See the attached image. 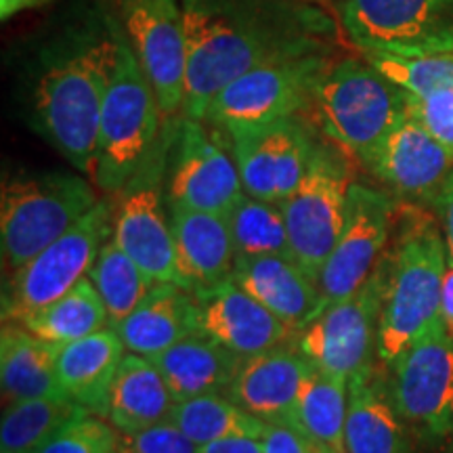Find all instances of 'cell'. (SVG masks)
<instances>
[{"label": "cell", "mask_w": 453, "mask_h": 453, "mask_svg": "<svg viewBox=\"0 0 453 453\" xmlns=\"http://www.w3.org/2000/svg\"><path fill=\"white\" fill-rule=\"evenodd\" d=\"M187 82L180 116L203 120L235 78L283 57L334 53L338 19L311 0H180Z\"/></svg>", "instance_id": "1"}, {"label": "cell", "mask_w": 453, "mask_h": 453, "mask_svg": "<svg viewBox=\"0 0 453 453\" xmlns=\"http://www.w3.org/2000/svg\"><path fill=\"white\" fill-rule=\"evenodd\" d=\"M116 19L107 27H82L49 53L32 90V122L38 133L93 179L99 122L116 64Z\"/></svg>", "instance_id": "2"}, {"label": "cell", "mask_w": 453, "mask_h": 453, "mask_svg": "<svg viewBox=\"0 0 453 453\" xmlns=\"http://www.w3.org/2000/svg\"><path fill=\"white\" fill-rule=\"evenodd\" d=\"M396 223L378 334V359L384 365L439 324L441 286L449 263L443 231L422 206L401 203Z\"/></svg>", "instance_id": "3"}, {"label": "cell", "mask_w": 453, "mask_h": 453, "mask_svg": "<svg viewBox=\"0 0 453 453\" xmlns=\"http://www.w3.org/2000/svg\"><path fill=\"white\" fill-rule=\"evenodd\" d=\"M116 34V64L101 111L97 160L90 179L105 196H116L137 173L160 141L162 118H166L118 21Z\"/></svg>", "instance_id": "4"}, {"label": "cell", "mask_w": 453, "mask_h": 453, "mask_svg": "<svg viewBox=\"0 0 453 453\" xmlns=\"http://www.w3.org/2000/svg\"><path fill=\"white\" fill-rule=\"evenodd\" d=\"M405 113L407 90L390 82L364 57L334 59L311 107L321 137L361 164Z\"/></svg>", "instance_id": "5"}, {"label": "cell", "mask_w": 453, "mask_h": 453, "mask_svg": "<svg viewBox=\"0 0 453 453\" xmlns=\"http://www.w3.org/2000/svg\"><path fill=\"white\" fill-rule=\"evenodd\" d=\"M97 203L95 183L73 173L44 170L4 180L0 196L4 269H19L81 223Z\"/></svg>", "instance_id": "6"}, {"label": "cell", "mask_w": 453, "mask_h": 453, "mask_svg": "<svg viewBox=\"0 0 453 453\" xmlns=\"http://www.w3.org/2000/svg\"><path fill=\"white\" fill-rule=\"evenodd\" d=\"M174 118H166L157 141L113 200L111 240L154 283H179L177 250L170 229L166 173Z\"/></svg>", "instance_id": "7"}, {"label": "cell", "mask_w": 453, "mask_h": 453, "mask_svg": "<svg viewBox=\"0 0 453 453\" xmlns=\"http://www.w3.org/2000/svg\"><path fill=\"white\" fill-rule=\"evenodd\" d=\"M332 61L334 53H309L254 67L220 90L202 122L219 133H231L311 113L317 87Z\"/></svg>", "instance_id": "8"}, {"label": "cell", "mask_w": 453, "mask_h": 453, "mask_svg": "<svg viewBox=\"0 0 453 453\" xmlns=\"http://www.w3.org/2000/svg\"><path fill=\"white\" fill-rule=\"evenodd\" d=\"M353 183L349 151L319 139L296 191L281 202L294 258L317 283L342 229Z\"/></svg>", "instance_id": "9"}, {"label": "cell", "mask_w": 453, "mask_h": 453, "mask_svg": "<svg viewBox=\"0 0 453 453\" xmlns=\"http://www.w3.org/2000/svg\"><path fill=\"white\" fill-rule=\"evenodd\" d=\"M388 280V250L364 286L342 303L317 315L292 336L315 370L353 380L373 370Z\"/></svg>", "instance_id": "10"}, {"label": "cell", "mask_w": 453, "mask_h": 453, "mask_svg": "<svg viewBox=\"0 0 453 453\" xmlns=\"http://www.w3.org/2000/svg\"><path fill=\"white\" fill-rule=\"evenodd\" d=\"M111 229L113 200L107 196L65 235L11 271L3 290V319L21 321L70 292L88 275Z\"/></svg>", "instance_id": "11"}, {"label": "cell", "mask_w": 453, "mask_h": 453, "mask_svg": "<svg viewBox=\"0 0 453 453\" xmlns=\"http://www.w3.org/2000/svg\"><path fill=\"white\" fill-rule=\"evenodd\" d=\"M336 15L361 53H453V0H336Z\"/></svg>", "instance_id": "12"}, {"label": "cell", "mask_w": 453, "mask_h": 453, "mask_svg": "<svg viewBox=\"0 0 453 453\" xmlns=\"http://www.w3.org/2000/svg\"><path fill=\"white\" fill-rule=\"evenodd\" d=\"M387 388L396 413L422 443L453 434V340L437 324L388 365Z\"/></svg>", "instance_id": "13"}, {"label": "cell", "mask_w": 453, "mask_h": 453, "mask_svg": "<svg viewBox=\"0 0 453 453\" xmlns=\"http://www.w3.org/2000/svg\"><path fill=\"white\" fill-rule=\"evenodd\" d=\"M401 203L370 185H350L347 214L334 250L319 275L321 303L317 315L359 290L376 271L393 234Z\"/></svg>", "instance_id": "14"}, {"label": "cell", "mask_w": 453, "mask_h": 453, "mask_svg": "<svg viewBox=\"0 0 453 453\" xmlns=\"http://www.w3.org/2000/svg\"><path fill=\"white\" fill-rule=\"evenodd\" d=\"M246 194L234 156L202 120L177 116L166 173L168 206L226 217Z\"/></svg>", "instance_id": "15"}, {"label": "cell", "mask_w": 453, "mask_h": 453, "mask_svg": "<svg viewBox=\"0 0 453 453\" xmlns=\"http://www.w3.org/2000/svg\"><path fill=\"white\" fill-rule=\"evenodd\" d=\"M243 191L265 202L288 200L307 173L319 137L304 116L225 133Z\"/></svg>", "instance_id": "16"}, {"label": "cell", "mask_w": 453, "mask_h": 453, "mask_svg": "<svg viewBox=\"0 0 453 453\" xmlns=\"http://www.w3.org/2000/svg\"><path fill=\"white\" fill-rule=\"evenodd\" d=\"M124 36L150 78L166 118L183 111L187 82L185 17L180 0H113Z\"/></svg>", "instance_id": "17"}, {"label": "cell", "mask_w": 453, "mask_h": 453, "mask_svg": "<svg viewBox=\"0 0 453 453\" xmlns=\"http://www.w3.org/2000/svg\"><path fill=\"white\" fill-rule=\"evenodd\" d=\"M364 166L403 203H430L453 170V160L410 110L373 151Z\"/></svg>", "instance_id": "18"}, {"label": "cell", "mask_w": 453, "mask_h": 453, "mask_svg": "<svg viewBox=\"0 0 453 453\" xmlns=\"http://www.w3.org/2000/svg\"><path fill=\"white\" fill-rule=\"evenodd\" d=\"M194 296L197 330L243 359L280 347L296 334L237 286L234 277L196 292Z\"/></svg>", "instance_id": "19"}, {"label": "cell", "mask_w": 453, "mask_h": 453, "mask_svg": "<svg viewBox=\"0 0 453 453\" xmlns=\"http://www.w3.org/2000/svg\"><path fill=\"white\" fill-rule=\"evenodd\" d=\"M313 370L290 338L280 347L243 359L226 396L265 424H286Z\"/></svg>", "instance_id": "20"}, {"label": "cell", "mask_w": 453, "mask_h": 453, "mask_svg": "<svg viewBox=\"0 0 453 453\" xmlns=\"http://www.w3.org/2000/svg\"><path fill=\"white\" fill-rule=\"evenodd\" d=\"M168 217L177 250L179 286L196 294L229 280L235 248L226 217L179 206H168Z\"/></svg>", "instance_id": "21"}, {"label": "cell", "mask_w": 453, "mask_h": 453, "mask_svg": "<svg viewBox=\"0 0 453 453\" xmlns=\"http://www.w3.org/2000/svg\"><path fill=\"white\" fill-rule=\"evenodd\" d=\"M231 277L292 332L307 327L319 311V283L294 257L237 258Z\"/></svg>", "instance_id": "22"}, {"label": "cell", "mask_w": 453, "mask_h": 453, "mask_svg": "<svg viewBox=\"0 0 453 453\" xmlns=\"http://www.w3.org/2000/svg\"><path fill=\"white\" fill-rule=\"evenodd\" d=\"M150 361L162 373L177 403L203 395H226L243 365V357L200 330Z\"/></svg>", "instance_id": "23"}, {"label": "cell", "mask_w": 453, "mask_h": 453, "mask_svg": "<svg viewBox=\"0 0 453 453\" xmlns=\"http://www.w3.org/2000/svg\"><path fill=\"white\" fill-rule=\"evenodd\" d=\"M124 357L127 347L122 338L107 326L59 349L57 380L67 399L87 407L95 416L105 418L107 396Z\"/></svg>", "instance_id": "24"}, {"label": "cell", "mask_w": 453, "mask_h": 453, "mask_svg": "<svg viewBox=\"0 0 453 453\" xmlns=\"http://www.w3.org/2000/svg\"><path fill=\"white\" fill-rule=\"evenodd\" d=\"M113 330L128 353L154 359L197 330L196 296L179 283H156L143 303Z\"/></svg>", "instance_id": "25"}, {"label": "cell", "mask_w": 453, "mask_h": 453, "mask_svg": "<svg viewBox=\"0 0 453 453\" xmlns=\"http://www.w3.org/2000/svg\"><path fill=\"white\" fill-rule=\"evenodd\" d=\"M347 453H413L410 430L390 401L387 378L370 370L349 380Z\"/></svg>", "instance_id": "26"}, {"label": "cell", "mask_w": 453, "mask_h": 453, "mask_svg": "<svg viewBox=\"0 0 453 453\" xmlns=\"http://www.w3.org/2000/svg\"><path fill=\"white\" fill-rule=\"evenodd\" d=\"M177 401L150 359L127 353L107 396L105 420L118 433H139L168 422Z\"/></svg>", "instance_id": "27"}, {"label": "cell", "mask_w": 453, "mask_h": 453, "mask_svg": "<svg viewBox=\"0 0 453 453\" xmlns=\"http://www.w3.org/2000/svg\"><path fill=\"white\" fill-rule=\"evenodd\" d=\"M59 349L21 324L4 321L0 334V384L4 405L21 399L65 396L57 380Z\"/></svg>", "instance_id": "28"}, {"label": "cell", "mask_w": 453, "mask_h": 453, "mask_svg": "<svg viewBox=\"0 0 453 453\" xmlns=\"http://www.w3.org/2000/svg\"><path fill=\"white\" fill-rule=\"evenodd\" d=\"M347 411L349 380L313 370L286 424L303 433L326 453H347L344 449Z\"/></svg>", "instance_id": "29"}, {"label": "cell", "mask_w": 453, "mask_h": 453, "mask_svg": "<svg viewBox=\"0 0 453 453\" xmlns=\"http://www.w3.org/2000/svg\"><path fill=\"white\" fill-rule=\"evenodd\" d=\"M15 324H21L26 330L47 342L64 347V344L76 342V340L104 330L110 326V319H107L105 304L99 292L95 290L93 281L84 277L59 300L24 317L21 321H15Z\"/></svg>", "instance_id": "30"}, {"label": "cell", "mask_w": 453, "mask_h": 453, "mask_svg": "<svg viewBox=\"0 0 453 453\" xmlns=\"http://www.w3.org/2000/svg\"><path fill=\"white\" fill-rule=\"evenodd\" d=\"M197 447L226 439H263L265 424L226 395H203L174 405L170 420Z\"/></svg>", "instance_id": "31"}, {"label": "cell", "mask_w": 453, "mask_h": 453, "mask_svg": "<svg viewBox=\"0 0 453 453\" xmlns=\"http://www.w3.org/2000/svg\"><path fill=\"white\" fill-rule=\"evenodd\" d=\"M67 396H42L7 403L0 422V453H34L61 426L87 413Z\"/></svg>", "instance_id": "32"}, {"label": "cell", "mask_w": 453, "mask_h": 453, "mask_svg": "<svg viewBox=\"0 0 453 453\" xmlns=\"http://www.w3.org/2000/svg\"><path fill=\"white\" fill-rule=\"evenodd\" d=\"M87 277L104 300L110 327L120 326L156 286L111 237L99 250Z\"/></svg>", "instance_id": "33"}, {"label": "cell", "mask_w": 453, "mask_h": 453, "mask_svg": "<svg viewBox=\"0 0 453 453\" xmlns=\"http://www.w3.org/2000/svg\"><path fill=\"white\" fill-rule=\"evenodd\" d=\"M237 258L294 257L281 203L265 202L248 194L226 214Z\"/></svg>", "instance_id": "34"}, {"label": "cell", "mask_w": 453, "mask_h": 453, "mask_svg": "<svg viewBox=\"0 0 453 453\" xmlns=\"http://www.w3.org/2000/svg\"><path fill=\"white\" fill-rule=\"evenodd\" d=\"M361 57L413 97H422L430 90L453 87V53L426 57L361 53Z\"/></svg>", "instance_id": "35"}, {"label": "cell", "mask_w": 453, "mask_h": 453, "mask_svg": "<svg viewBox=\"0 0 453 453\" xmlns=\"http://www.w3.org/2000/svg\"><path fill=\"white\" fill-rule=\"evenodd\" d=\"M118 430L105 418L82 413L61 426L34 453H116Z\"/></svg>", "instance_id": "36"}, {"label": "cell", "mask_w": 453, "mask_h": 453, "mask_svg": "<svg viewBox=\"0 0 453 453\" xmlns=\"http://www.w3.org/2000/svg\"><path fill=\"white\" fill-rule=\"evenodd\" d=\"M407 110L453 160V87L430 90L422 97L407 93Z\"/></svg>", "instance_id": "37"}, {"label": "cell", "mask_w": 453, "mask_h": 453, "mask_svg": "<svg viewBox=\"0 0 453 453\" xmlns=\"http://www.w3.org/2000/svg\"><path fill=\"white\" fill-rule=\"evenodd\" d=\"M116 453H200V447L173 422H162L139 433H118Z\"/></svg>", "instance_id": "38"}, {"label": "cell", "mask_w": 453, "mask_h": 453, "mask_svg": "<svg viewBox=\"0 0 453 453\" xmlns=\"http://www.w3.org/2000/svg\"><path fill=\"white\" fill-rule=\"evenodd\" d=\"M260 445L263 453H326L319 445L288 424H267Z\"/></svg>", "instance_id": "39"}, {"label": "cell", "mask_w": 453, "mask_h": 453, "mask_svg": "<svg viewBox=\"0 0 453 453\" xmlns=\"http://www.w3.org/2000/svg\"><path fill=\"white\" fill-rule=\"evenodd\" d=\"M433 211L437 214L447 243V252H449V258L453 260V170L449 177L445 179L437 197H434Z\"/></svg>", "instance_id": "40"}, {"label": "cell", "mask_w": 453, "mask_h": 453, "mask_svg": "<svg viewBox=\"0 0 453 453\" xmlns=\"http://www.w3.org/2000/svg\"><path fill=\"white\" fill-rule=\"evenodd\" d=\"M439 324L443 326L447 336L453 340V260L447 263L443 286H441V304H439Z\"/></svg>", "instance_id": "41"}, {"label": "cell", "mask_w": 453, "mask_h": 453, "mask_svg": "<svg viewBox=\"0 0 453 453\" xmlns=\"http://www.w3.org/2000/svg\"><path fill=\"white\" fill-rule=\"evenodd\" d=\"M200 453H263L258 439H226L200 447Z\"/></svg>", "instance_id": "42"}, {"label": "cell", "mask_w": 453, "mask_h": 453, "mask_svg": "<svg viewBox=\"0 0 453 453\" xmlns=\"http://www.w3.org/2000/svg\"><path fill=\"white\" fill-rule=\"evenodd\" d=\"M50 3H55V0H0V15L7 21L11 17L24 13V11L49 7Z\"/></svg>", "instance_id": "43"}, {"label": "cell", "mask_w": 453, "mask_h": 453, "mask_svg": "<svg viewBox=\"0 0 453 453\" xmlns=\"http://www.w3.org/2000/svg\"><path fill=\"white\" fill-rule=\"evenodd\" d=\"M311 3H317V4H324V3H330V0H311Z\"/></svg>", "instance_id": "44"}]
</instances>
